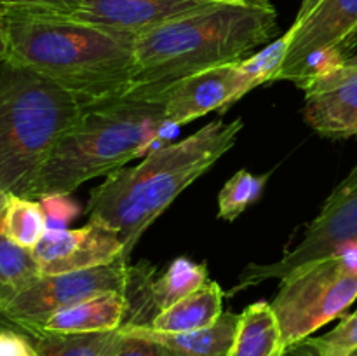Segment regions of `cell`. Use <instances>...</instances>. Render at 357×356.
Segmentation results:
<instances>
[{
  "instance_id": "20",
  "label": "cell",
  "mask_w": 357,
  "mask_h": 356,
  "mask_svg": "<svg viewBox=\"0 0 357 356\" xmlns=\"http://www.w3.org/2000/svg\"><path fill=\"white\" fill-rule=\"evenodd\" d=\"M7 194L0 192V297L10 295L40 278L33 251L21 248L2 229V212Z\"/></svg>"
},
{
  "instance_id": "11",
  "label": "cell",
  "mask_w": 357,
  "mask_h": 356,
  "mask_svg": "<svg viewBox=\"0 0 357 356\" xmlns=\"http://www.w3.org/2000/svg\"><path fill=\"white\" fill-rule=\"evenodd\" d=\"M209 6L213 2L206 0H84L79 10L66 17L136 37Z\"/></svg>"
},
{
  "instance_id": "31",
  "label": "cell",
  "mask_w": 357,
  "mask_h": 356,
  "mask_svg": "<svg viewBox=\"0 0 357 356\" xmlns=\"http://www.w3.org/2000/svg\"><path fill=\"white\" fill-rule=\"evenodd\" d=\"M7 58V38H6V30H3L2 17H0V63Z\"/></svg>"
},
{
  "instance_id": "13",
  "label": "cell",
  "mask_w": 357,
  "mask_h": 356,
  "mask_svg": "<svg viewBox=\"0 0 357 356\" xmlns=\"http://www.w3.org/2000/svg\"><path fill=\"white\" fill-rule=\"evenodd\" d=\"M291 44L278 80H288L309 54L333 45L352 44L357 35V0H323L300 23H293Z\"/></svg>"
},
{
  "instance_id": "28",
  "label": "cell",
  "mask_w": 357,
  "mask_h": 356,
  "mask_svg": "<svg viewBox=\"0 0 357 356\" xmlns=\"http://www.w3.org/2000/svg\"><path fill=\"white\" fill-rule=\"evenodd\" d=\"M282 356H321V353L316 342H314V337H307L303 341L288 346ZM352 356H357V351Z\"/></svg>"
},
{
  "instance_id": "21",
  "label": "cell",
  "mask_w": 357,
  "mask_h": 356,
  "mask_svg": "<svg viewBox=\"0 0 357 356\" xmlns=\"http://www.w3.org/2000/svg\"><path fill=\"white\" fill-rule=\"evenodd\" d=\"M268 175H253L241 170L223 185L218 194V216L227 222L236 220L264 192Z\"/></svg>"
},
{
  "instance_id": "24",
  "label": "cell",
  "mask_w": 357,
  "mask_h": 356,
  "mask_svg": "<svg viewBox=\"0 0 357 356\" xmlns=\"http://www.w3.org/2000/svg\"><path fill=\"white\" fill-rule=\"evenodd\" d=\"M84 0H0V16H72Z\"/></svg>"
},
{
  "instance_id": "19",
  "label": "cell",
  "mask_w": 357,
  "mask_h": 356,
  "mask_svg": "<svg viewBox=\"0 0 357 356\" xmlns=\"http://www.w3.org/2000/svg\"><path fill=\"white\" fill-rule=\"evenodd\" d=\"M2 229L21 248L33 250L47 232V216L40 201L7 194L2 212Z\"/></svg>"
},
{
  "instance_id": "29",
  "label": "cell",
  "mask_w": 357,
  "mask_h": 356,
  "mask_svg": "<svg viewBox=\"0 0 357 356\" xmlns=\"http://www.w3.org/2000/svg\"><path fill=\"white\" fill-rule=\"evenodd\" d=\"M321 2H323V0H302V3H300V10H298V14H296L295 23H300V21L305 20V17L309 16V14L312 13V10L316 9Z\"/></svg>"
},
{
  "instance_id": "5",
  "label": "cell",
  "mask_w": 357,
  "mask_h": 356,
  "mask_svg": "<svg viewBox=\"0 0 357 356\" xmlns=\"http://www.w3.org/2000/svg\"><path fill=\"white\" fill-rule=\"evenodd\" d=\"M82 103L42 73L0 63V192L31 199L42 166Z\"/></svg>"
},
{
  "instance_id": "23",
  "label": "cell",
  "mask_w": 357,
  "mask_h": 356,
  "mask_svg": "<svg viewBox=\"0 0 357 356\" xmlns=\"http://www.w3.org/2000/svg\"><path fill=\"white\" fill-rule=\"evenodd\" d=\"M321 356H352L357 351V309L328 334L314 337Z\"/></svg>"
},
{
  "instance_id": "3",
  "label": "cell",
  "mask_w": 357,
  "mask_h": 356,
  "mask_svg": "<svg viewBox=\"0 0 357 356\" xmlns=\"http://www.w3.org/2000/svg\"><path fill=\"white\" fill-rule=\"evenodd\" d=\"M274 6L213 3L135 37L132 91L162 96L187 77L237 63L278 35Z\"/></svg>"
},
{
  "instance_id": "16",
  "label": "cell",
  "mask_w": 357,
  "mask_h": 356,
  "mask_svg": "<svg viewBox=\"0 0 357 356\" xmlns=\"http://www.w3.org/2000/svg\"><path fill=\"white\" fill-rule=\"evenodd\" d=\"M223 314V292L215 281L204 285L185 299L178 300L166 311L157 314L150 323V330L160 334H183L215 325Z\"/></svg>"
},
{
  "instance_id": "15",
  "label": "cell",
  "mask_w": 357,
  "mask_h": 356,
  "mask_svg": "<svg viewBox=\"0 0 357 356\" xmlns=\"http://www.w3.org/2000/svg\"><path fill=\"white\" fill-rule=\"evenodd\" d=\"M239 316L223 313L215 325L183 334H160L145 327H122L153 339L167 356H229L236 337Z\"/></svg>"
},
{
  "instance_id": "27",
  "label": "cell",
  "mask_w": 357,
  "mask_h": 356,
  "mask_svg": "<svg viewBox=\"0 0 357 356\" xmlns=\"http://www.w3.org/2000/svg\"><path fill=\"white\" fill-rule=\"evenodd\" d=\"M0 356H35L30 341L14 330H0Z\"/></svg>"
},
{
  "instance_id": "22",
  "label": "cell",
  "mask_w": 357,
  "mask_h": 356,
  "mask_svg": "<svg viewBox=\"0 0 357 356\" xmlns=\"http://www.w3.org/2000/svg\"><path fill=\"white\" fill-rule=\"evenodd\" d=\"M293 34H295V30L291 27L284 35L271 42L261 52L250 56L246 59H241V68L250 75L255 86L258 87L264 82H268V80H278L282 63H284L286 54H288L289 44H291Z\"/></svg>"
},
{
  "instance_id": "17",
  "label": "cell",
  "mask_w": 357,
  "mask_h": 356,
  "mask_svg": "<svg viewBox=\"0 0 357 356\" xmlns=\"http://www.w3.org/2000/svg\"><path fill=\"white\" fill-rule=\"evenodd\" d=\"M286 346L272 304L260 300L239 314L229 356H282Z\"/></svg>"
},
{
  "instance_id": "4",
  "label": "cell",
  "mask_w": 357,
  "mask_h": 356,
  "mask_svg": "<svg viewBox=\"0 0 357 356\" xmlns=\"http://www.w3.org/2000/svg\"><path fill=\"white\" fill-rule=\"evenodd\" d=\"M166 98L131 93L82 105L42 166L31 199L70 195L143 156L166 128Z\"/></svg>"
},
{
  "instance_id": "2",
  "label": "cell",
  "mask_w": 357,
  "mask_h": 356,
  "mask_svg": "<svg viewBox=\"0 0 357 356\" xmlns=\"http://www.w3.org/2000/svg\"><path fill=\"white\" fill-rule=\"evenodd\" d=\"M7 58L72 93L82 105L131 93L135 37L66 16H0Z\"/></svg>"
},
{
  "instance_id": "10",
  "label": "cell",
  "mask_w": 357,
  "mask_h": 356,
  "mask_svg": "<svg viewBox=\"0 0 357 356\" xmlns=\"http://www.w3.org/2000/svg\"><path fill=\"white\" fill-rule=\"evenodd\" d=\"M241 61L215 66L187 77L166 91V124L183 126L215 110H225L255 89Z\"/></svg>"
},
{
  "instance_id": "1",
  "label": "cell",
  "mask_w": 357,
  "mask_h": 356,
  "mask_svg": "<svg viewBox=\"0 0 357 356\" xmlns=\"http://www.w3.org/2000/svg\"><path fill=\"white\" fill-rule=\"evenodd\" d=\"M243 126V119H216L180 142L152 150L138 166L114 171L91 192L89 222L101 223L121 236V260L129 262L143 232L188 185L232 149Z\"/></svg>"
},
{
  "instance_id": "12",
  "label": "cell",
  "mask_w": 357,
  "mask_h": 356,
  "mask_svg": "<svg viewBox=\"0 0 357 356\" xmlns=\"http://www.w3.org/2000/svg\"><path fill=\"white\" fill-rule=\"evenodd\" d=\"M303 91V117L314 131L330 138L357 135V65L345 63Z\"/></svg>"
},
{
  "instance_id": "30",
  "label": "cell",
  "mask_w": 357,
  "mask_h": 356,
  "mask_svg": "<svg viewBox=\"0 0 357 356\" xmlns=\"http://www.w3.org/2000/svg\"><path fill=\"white\" fill-rule=\"evenodd\" d=\"M213 3H243V6H271L268 0H206Z\"/></svg>"
},
{
  "instance_id": "9",
  "label": "cell",
  "mask_w": 357,
  "mask_h": 356,
  "mask_svg": "<svg viewBox=\"0 0 357 356\" xmlns=\"http://www.w3.org/2000/svg\"><path fill=\"white\" fill-rule=\"evenodd\" d=\"M42 276L87 271L122 258L124 244L115 230L89 222L80 229H47L33 248Z\"/></svg>"
},
{
  "instance_id": "26",
  "label": "cell",
  "mask_w": 357,
  "mask_h": 356,
  "mask_svg": "<svg viewBox=\"0 0 357 356\" xmlns=\"http://www.w3.org/2000/svg\"><path fill=\"white\" fill-rule=\"evenodd\" d=\"M44 208L45 216H47V222L52 220V222L66 223L72 222L77 215H79V206L68 198V195H45V198L38 199Z\"/></svg>"
},
{
  "instance_id": "8",
  "label": "cell",
  "mask_w": 357,
  "mask_h": 356,
  "mask_svg": "<svg viewBox=\"0 0 357 356\" xmlns=\"http://www.w3.org/2000/svg\"><path fill=\"white\" fill-rule=\"evenodd\" d=\"M351 241H357V164L331 192L319 215L307 225L302 241L279 260L248 265L229 295H236L268 279L286 278L295 269L328 257Z\"/></svg>"
},
{
  "instance_id": "7",
  "label": "cell",
  "mask_w": 357,
  "mask_h": 356,
  "mask_svg": "<svg viewBox=\"0 0 357 356\" xmlns=\"http://www.w3.org/2000/svg\"><path fill=\"white\" fill-rule=\"evenodd\" d=\"M129 264L115 260L101 267L58 276H40L24 288L0 297V330L37 335L49 318L105 292L126 293Z\"/></svg>"
},
{
  "instance_id": "6",
  "label": "cell",
  "mask_w": 357,
  "mask_h": 356,
  "mask_svg": "<svg viewBox=\"0 0 357 356\" xmlns=\"http://www.w3.org/2000/svg\"><path fill=\"white\" fill-rule=\"evenodd\" d=\"M357 299V241L289 272L272 302L284 346L344 316Z\"/></svg>"
},
{
  "instance_id": "32",
  "label": "cell",
  "mask_w": 357,
  "mask_h": 356,
  "mask_svg": "<svg viewBox=\"0 0 357 356\" xmlns=\"http://www.w3.org/2000/svg\"><path fill=\"white\" fill-rule=\"evenodd\" d=\"M345 63H347V65H357V52H356V54H352L351 58H349Z\"/></svg>"
},
{
  "instance_id": "18",
  "label": "cell",
  "mask_w": 357,
  "mask_h": 356,
  "mask_svg": "<svg viewBox=\"0 0 357 356\" xmlns=\"http://www.w3.org/2000/svg\"><path fill=\"white\" fill-rule=\"evenodd\" d=\"M35 356H108L121 337V328L103 334H49L24 335Z\"/></svg>"
},
{
  "instance_id": "25",
  "label": "cell",
  "mask_w": 357,
  "mask_h": 356,
  "mask_svg": "<svg viewBox=\"0 0 357 356\" xmlns=\"http://www.w3.org/2000/svg\"><path fill=\"white\" fill-rule=\"evenodd\" d=\"M108 356H167L162 346L146 335L121 327V337Z\"/></svg>"
},
{
  "instance_id": "14",
  "label": "cell",
  "mask_w": 357,
  "mask_h": 356,
  "mask_svg": "<svg viewBox=\"0 0 357 356\" xmlns=\"http://www.w3.org/2000/svg\"><path fill=\"white\" fill-rule=\"evenodd\" d=\"M128 309V299L124 293L105 292L56 313L42 327V332H49V334L114 332L126 323Z\"/></svg>"
}]
</instances>
